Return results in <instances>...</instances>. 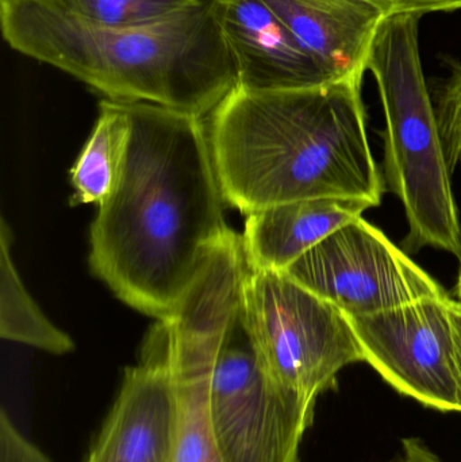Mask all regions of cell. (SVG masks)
<instances>
[{
  "instance_id": "11",
  "label": "cell",
  "mask_w": 461,
  "mask_h": 462,
  "mask_svg": "<svg viewBox=\"0 0 461 462\" xmlns=\"http://www.w3.org/2000/svg\"><path fill=\"white\" fill-rule=\"evenodd\" d=\"M313 57L330 83L364 79L383 21L365 0H264Z\"/></svg>"
},
{
  "instance_id": "19",
  "label": "cell",
  "mask_w": 461,
  "mask_h": 462,
  "mask_svg": "<svg viewBox=\"0 0 461 462\" xmlns=\"http://www.w3.org/2000/svg\"><path fill=\"white\" fill-rule=\"evenodd\" d=\"M392 462H444L443 458L433 452L432 448L420 439V437H409L402 439V455L397 460Z\"/></svg>"
},
{
  "instance_id": "6",
  "label": "cell",
  "mask_w": 461,
  "mask_h": 462,
  "mask_svg": "<svg viewBox=\"0 0 461 462\" xmlns=\"http://www.w3.org/2000/svg\"><path fill=\"white\" fill-rule=\"evenodd\" d=\"M316 403L278 387L252 341L243 298L225 328L211 379L210 431L218 462H300Z\"/></svg>"
},
{
  "instance_id": "4",
  "label": "cell",
  "mask_w": 461,
  "mask_h": 462,
  "mask_svg": "<svg viewBox=\"0 0 461 462\" xmlns=\"http://www.w3.org/2000/svg\"><path fill=\"white\" fill-rule=\"evenodd\" d=\"M420 18H384L368 54L386 121L384 184L405 208L409 252L433 247L461 260L459 208L422 69Z\"/></svg>"
},
{
  "instance_id": "20",
  "label": "cell",
  "mask_w": 461,
  "mask_h": 462,
  "mask_svg": "<svg viewBox=\"0 0 461 462\" xmlns=\"http://www.w3.org/2000/svg\"><path fill=\"white\" fill-rule=\"evenodd\" d=\"M449 310H451L452 328H454L455 357H456L457 383H459L461 403V304L452 299Z\"/></svg>"
},
{
  "instance_id": "5",
  "label": "cell",
  "mask_w": 461,
  "mask_h": 462,
  "mask_svg": "<svg viewBox=\"0 0 461 462\" xmlns=\"http://www.w3.org/2000/svg\"><path fill=\"white\" fill-rule=\"evenodd\" d=\"M243 304L260 363L284 391L317 403L343 369L364 363L349 318L284 272L248 265Z\"/></svg>"
},
{
  "instance_id": "14",
  "label": "cell",
  "mask_w": 461,
  "mask_h": 462,
  "mask_svg": "<svg viewBox=\"0 0 461 462\" xmlns=\"http://www.w3.org/2000/svg\"><path fill=\"white\" fill-rule=\"evenodd\" d=\"M0 239V336L53 355L73 352L72 338L51 323L24 288L11 257V231L5 218Z\"/></svg>"
},
{
  "instance_id": "2",
  "label": "cell",
  "mask_w": 461,
  "mask_h": 462,
  "mask_svg": "<svg viewBox=\"0 0 461 462\" xmlns=\"http://www.w3.org/2000/svg\"><path fill=\"white\" fill-rule=\"evenodd\" d=\"M363 79L310 88H235L210 114L208 140L225 202L241 213L348 198L378 208L384 180L371 151Z\"/></svg>"
},
{
  "instance_id": "12",
  "label": "cell",
  "mask_w": 461,
  "mask_h": 462,
  "mask_svg": "<svg viewBox=\"0 0 461 462\" xmlns=\"http://www.w3.org/2000/svg\"><path fill=\"white\" fill-rule=\"evenodd\" d=\"M367 200L316 198L254 211L241 242L252 269L284 272L319 242L373 208Z\"/></svg>"
},
{
  "instance_id": "7",
  "label": "cell",
  "mask_w": 461,
  "mask_h": 462,
  "mask_svg": "<svg viewBox=\"0 0 461 462\" xmlns=\"http://www.w3.org/2000/svg\"><path fill=\"white\" fill-rule=\"evenodd\" d=\"M346 317L448 295L408 252L363 217L330 234L284 271Z\"/></svg>"
},
{
  "instance_id": "10",
  "label": "cell",
  "mask_w": 461,
  "mask_h": 462,
  "mask_svg": "<svg viewBox=\"0 0 461 462\" xmlns=\"http://www.w3.org/2000/svg\"><path fill=\"white\" fill-rule=\"evenodd\" d=\"M214 11L237 68V88L287 91L330 83L264 0H214Z\"/></svg>"
},
{
  "instance_id": "18",
  "label": "cell",
  "mask_w": 461,
  "mask_h": 462,
  "mask_svg": "<svg viewBox=\"0 0 461 462\" xmlns=\"http://www.w3.org/2000/svg\"><path fill=\"white\" fill-rule=\"evenodd\" d=\"M384 18L394 15H424L427 13L460 10L461 0H365Z\"/></svg>"
},
{
  "instance_id": "15",
  "label": "cell",
  "mask_w": 461,
  "mask_h": 462,
  "mask_svg": "<svg viewBox=\"0 0 461 462\" xmlns=\"http://www.w3.org/2000/svg\"><path fill=\"white\" fill-rule=\"evenodd\" d=\"M205 0H57L78 18L105 27L151 26Z\"/></svg>"
},
{
  "instance_id": "16",
  "label": "cell",
  "mask_w": 461,
  "mask_h": 462,
  "mask_svg": "<svg viewBox=\"0 0 461 462\" xmlns=\"http://www.w3.org/2000/svg\"><path fill=\"white\" fill-rule=\"evenodd\" d=\"M438 126L452 172L461 168V64L452 70L438 108Z\"/></svg>"
},
{
  "instance_id": "22",
  "label": "cell",
  "mask_w": 461,
  "mask_h": 462,
  "mask_svg": "<svg viewBox=\"0 0 461 462\" xmlns=\"http://www.w3.org/2000/svg\"><path fill=\"white\" fill-rule=\"evenodd\" d=\"M217 462H218V461H217Z\"/></svg>"
},
{
  "instance_id": "21",
  "label": "cell",
  "mask_w": 461,
  "mask_h": 462,
  "mask_svg": "<svg viewBox=\"0 0 461 462\" xmlns=\"http://www.w3.org/2000/svg\"><path fill=\"white\" fill-rule=\"evenodd\" d=\"M454 293L456 296V301H459L461 304V265L459 274H457L456 284H455Z\"/></svg>"
},
{
  "instance_id": "3",
  "label": "cell",
  "mask_w": 461,
  "mask_h": 462,
  "mask_svg": "<svg viewBox=\"0 0 461 462\" xmlns=\"http://www.w3.org/2000/svg\"><path fill=\"white\" fill-rule=\"evenodd\" d=\"M0 24L14 51L115 102L152 103L203 118L237 88L214 0L127 29L84 21L57 0H0Z\"/></svg>"
},
{
  "instance_id": "9",
  "label": "cell",
  "mask_w": 461,
  "mask_h": 462,
  "mask_svg": "<svg viewBox=\"0 0 461 462\" xmlns=\"http://www.w3.org/2000/svg\"><path fill=\"white\" fill-rule=\"evenodd\" d=\"M171 326L159 320L121 390L86 462H178L180 412L171 366Z\"/></svg>"
},
{
  "instance_id": "13",
  "label": "cell",
  "mask_w": 461,
  "mask_h": 462,
  "mask_svg": "<svg viewBox=\"0 0 461 462\" xmlns=\"http://www.w3.org/2000/svg\"><path fill=\"white\" fill-rule=\"evenodd\" d=\"M129 130L127 103L102 100L91 137L70 171V205H100L110 197L124 168Z\"/></svg>"
},
{
  "instance_id": "1",
  "label": "cell",
  "mask_w": 461,
  "mask_h": 462,
  "mask_svg": "<svg viewBox=\"0 0 461 462\" xmlns=\"http://www.w3.org/2000/svg\"><path fill=\"white\" fill-rule=\"evenodd\" d=\"M126 103L124 168L92 222L89 266L127 306L170 319L232 230L203 118Z\"/></svg>"
},
{
  "instance_id": "8",
  "label": "cell",
  "mask_w": 461,
  "mask_h": 462,
  "mask_svg": "<svg viewBox=\"0 0 461 462\" xmlns=\"http://www.w3.org/2000/svg\"><path fill=\"white\" fill-rule=\"evenodd\" d=\"M449 295L348 317L364 363L401 395L440 412H461Z\"/></svg>"
},
{
  "instance_id": "17",
  "label": "cell",
  "mask_w": 461,
  "mask_h": 462,
  "mask_svg": "<svg viewBox=\"0 0 461 462\" xmlns=\"http://www.w3.org/2000/svg\"><path fill=\"white\" fill-rule=\"evenodd\" d=\"M0 462H51L18 430L5 410L0 412Z\"/></svg>"
}]
</instances>
